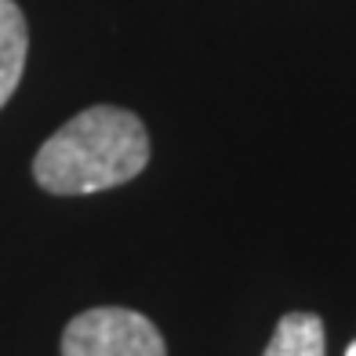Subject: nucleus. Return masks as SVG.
I'll return each mask as SVG.
<instances>
[{"instance_id":"5","label":"nucleus","mask_w":356,"mask_h":356,"mask_svg":"<svg viewBox=\"0 0 356 356\" xmlns=\"http://www.w3.org/2000/svg\"><path fill=\"white\" fill-rule=\"evenodd\" d=\"M346 356H356V342H353V346H349V349H346Z\"/></svg>"},{"instance_id":"1","label":"nucleus","mask_w":356,"mask_h":356,"mask_svg":"<svg viewBox=\"0 0 356 356\" xmlns=\"http://www.w3.org/2000/svg\"><path fill=\"white\" fill-rule=\"evenodd\" d=\"M149 164V131L124 106H91L66 120L33 156V178L55 197H88L138 178Z\"/></svg>"},{"instance_id":"3","label":"nucleus","mask_w":356,"mask_h":356,"mask_svg":"<svg viewBox=\"0 0 356 356\" xmlns=\"http://www.w3.org/2000/svg\"><path fill=\"white\" fill-rule=\"evenodd\" d=\"M29 55V26L15 0H0V109L8 106L26 70Z\"/></svg>"},{"instance_id":"2","label":"nucleus","mask_w":356,"mask_h":356,"mask_svg":"<svg viewBox=\"0 0 356 356\" xmlns=\"http://www.w3.org/2000/svg\"><path fill=\"white\" fill-rule=\"evenodd\" d=\"M62 356H168V346L149 316L124 305H99L66 323Z\"/></svg>"},{"instance_id":"4","label":"nucleus","mask_w":356,"mask_h":356,"mask_svg":"<svg viewBox=\"0 0 356 356\" xmlns=\"http://www.w3.org/2000/svg\"><path fill=\"white\" fill-rule=\"evenodd\" d=\"M262 356H327L323 320L316 313H287L280 316Z\"/></svg>"}]
</instances>
